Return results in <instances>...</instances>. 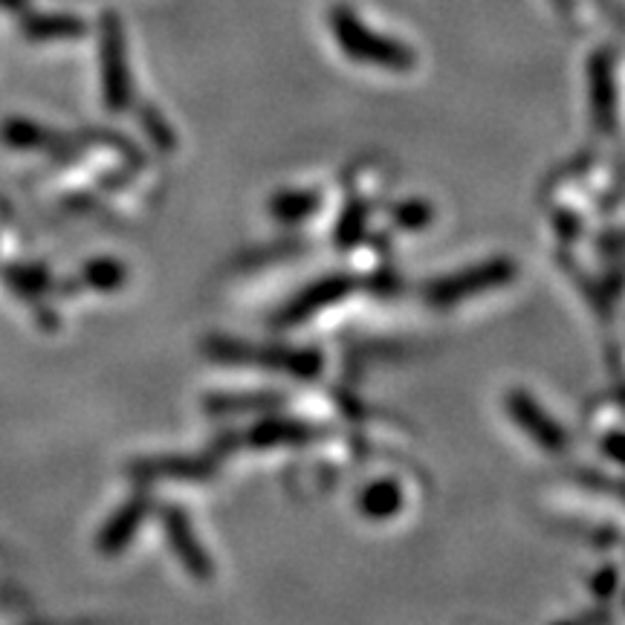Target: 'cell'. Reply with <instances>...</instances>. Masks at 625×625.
<instances>
[{
	"instance_id": "obj_5",
	"label": "cell",
	"mask_w": 625,
	"mask_h": 625,
	"mask_svg": "<svg viewBox=\"0 0 625 625\" xmlns=\"http://www.w3.org/2000/svg\"><path fill=\"white\" fill-rule=\"evenodd\" d=\"M362 510H365L369 515L397 513V486H391V484L371 486L369 495L362 498Z\"/></svg>"
},
{
	"instance_id": "obj_2",
	"label": "cell",
	"mask_w": 625,
	"mask_h": 625,
	"mask_svg": "<svg viewBox=\"0 0 625 625\" xmlns=\"http://www.w3.org/2000/svg\"><path fill=\"white\" fill-rule=\"evenodd\" d=\"M591 104L596 125L611 128L614 122V64L608 52H596L591 59Z\"/></svg>"
},
{
	"instance_id": "obj_3",
	"label": "cell",
	"mask_w": 625,
	"mask_h": 625,
	"mask_svg": "<svg viewBox=\"0 0 625 625\" xmlns=\"http://www.w3.org/2000/svg\"><path fill=\"white\" fill-rule=\"evenodd\" d=\"M507 273H510V264H504V261H498V264L478 266V270L466 275V279L446 281L443 288H437L434 299H437V302L443 299V304L457 302L461 295L475 293V290H490V288H495V284H501V281H507Z\"/></svg>"
},
{
	"instance_id": "obj_1",
	"label": "cell",
	"mask_w": 625,
	"mask_h": 625,
	"mask_svg": "<svg viewBox=\"0 0 625 625\" xmlns=\"http://www.w3.org/2000/svg\"><path fill=\"white\" fill-rule=\"evenodd\" d=\"M331 30L336 44L345 56H351L360 64H374L391 70V73H405L414 67V52L389 36L369 30L362 18L351 7L331 9Z\"/></svg>"
},
{
	"instance_id": "obj_4",
	"label": "cell",
	"mask_w": 625,
	"mask_h": 625,
	"mask_svg": "<svg viewBox=\"0 0 625 625\" xmlns=\"http://www.w3.org/2000/svg\"><path fill=\"white\" fill-rule=\"evenodd\" d=\"M108 50H104V61H108V90L117 104H125L128 99V73H125V50H122V36H119L117 23H108Z\"/></svg>"
}]
</instances>
